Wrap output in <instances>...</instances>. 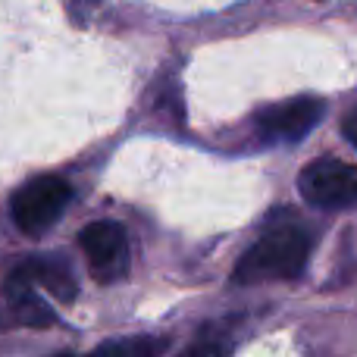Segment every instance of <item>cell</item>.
I'll use <instances>...</instances> for the list:
<instances>
[{"label": "cell", "mask_w": 357, "mask_h": 357, "mask_svg": "<svg viewBox=\"0 0 357 357\" xmlns=\"http://www.w3.org/2000/svg\"><path fill=\"white\" fill-rule=\"evenodd\" d=\"M314 229L304 226L298 216L276 213L257 241L238 260L232 279L241 285L270 282V279H298L307 266L314 248Z\"/></svg>", "instance_id": "6da1fadb"}, {"label": "cell", "mask_w": 357, "mask_h": 357, "mask_svg": "<svg viewBox=\"0 0 357 357\" xmlns=\"http://www.w3.org/2000/svg\"><path fill=\"white\" fill-rule=\"evenodd\" d=\"M69 197H73V191L60 176H35L13 195V222L25 235H41L63 216Z\"/></svg>", "instance_id": "7a4b0ae2"}, {"label": "cell", "mask_w": 357, "mask_h": 357, "mask_svg": "<svg viewBox=\"0 0 357 357\" xmlns=\"http://www.w3.org/2000/svg\"><path fill=\"white\" fill-rule=\"evenodd\" d=\"M301 197L323 210H345L357 207V167L335 157L314 160L298 176Z\"/></svg>", "instance_id": "3957f363"}, {"label": "cell", "mask_w": 357, "mask_h": 357, "mask_svg": "<svg viewBox=\"0 0 357 357\" xmlns=\"http://www.w3.org/2000/svg\"><path fill=\"white\" fill-rule=\"evenodd\" d=\"M79 245L88 257V270L98 282L110 285L129 276V235L119 222L98 220L88 222L79 235Z\"/></svg>", "instance_id": "277c9868"}, {"label": "cell", "mask_w": 357, "mask_h": 357, "mask_svg": "<svg viewBox=\"0 0 357 357\" xmlns=\"http://www.w3.org/2000/svg\"><path fill=\"white\" fill-rule=\"evenodd\" d=\"M323 119L320 98H289L282 104H273L257 113V132L266 142H301L310 129H317Z\"/></svg>", "instance_id": "5b68a950"}, {"label": "cell", "mask_w": 357, "mask_h": 357, "mask_svg": "<svg viewBox=\"0 0 357 357\" xmlns=\"http://www.w3.org/2000/svg\"><path fill=\"white\" fill-rule=\"evenodd\" d=\"M6 279H16V282L35 285V289H47L56 301L69 304L79 295V285H75V273L66 264V257L60 254H41V257H29L25 264H19L16 270Z\"/></svg>", "instance_id": "8992f818"}, {"label": "cell", "mask_w": 357, "mask_h": 357, "mask_svg": "<svg viewBox=\"0 0 357 357\" xmlns=\"http://www.w3.org/2000/svg\"><path fill=\"white\" fill-rule=\"evenodd\" d=\"M167 348V342L160 339H135V342H107V345H100L98 351H116V354H129V351H138V354H157Z\"/></svg>", "instance_id": "52a82bcc"}, {"label": "cell", "mask_w": 357, "mask_h": 357, "mask_svg": "<svg viewBox=\"0 0 357 357\" xmlns=\"http://www.w3.org/2000/svg\"><path fill=\"white\" fill-rule=\"evenodd\" d=\"M342 132H345V138L357 148V107L351 113H345V119H342Z\"/></svg>", "instance_id": "ba28073f"}]
</instances>
